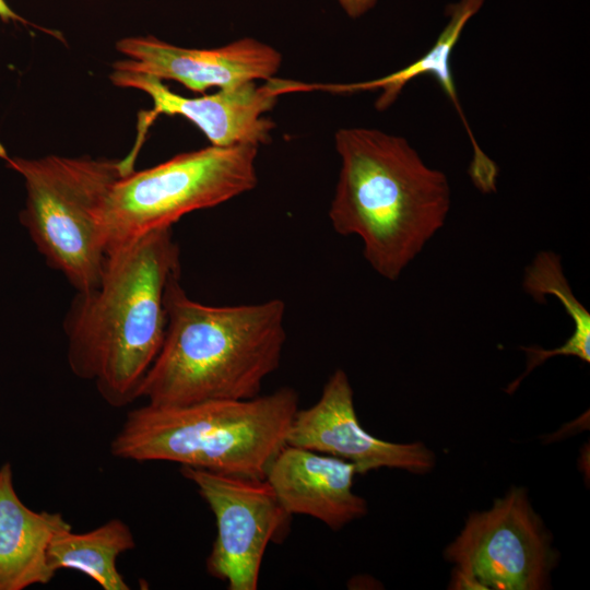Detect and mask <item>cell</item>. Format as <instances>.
<instances>
[{
    "label": "cell",
    "instance_id": "cell-1",
    "mask_svg": "<svg viewBox=\"0 0 590 590\" xmlns=\"http://www.w3.org/2000/svg\"><path fill=\"white\" fill-rule=\"evenodd\" d=\"M180 274L173 227L158 228L110 250L98 285L76 292L64 319L68 364L94 381L114 408L139 389L164 341L165 291Z\"/></svg>",
    "mask_w": 590,
    "mask_h": 590
},
{
    "label": "cell",
    "instance_id": "cell-2",
    "mask_svg": "<svg viewBox=\"0 0 590 590\" xmlns=\"http://www.w3.org/2000/svg\"><path fill=\"white\" fill-rule=\"evenodd\" d=\"M334 144L341 167L328 213L332 228L358 236L371 269L396 281L445 225L448 178L406 139L379 129L341 128Z\"/></svg>",
    "mask_w": 590,
    "mask_h": 590
},
{
    "label": "cell",
    "instance_id": "cell-3",
    "mask_svg": "<svg viewBox=\"0 0 590 590\" xmlns=\"http://www.w3.org/2000/svg\"><path fill=\"white\" fill-rule=\"evenodd\" d=\"M180 274L165 291L167 324L163 344L139 389L156 406L211 400H246L260 394L281 363L286 342V305L212 306L190 298Z\"/></svg>",
    "mask_w": 590,
    "mask_h": 590
},
{
    "label": "cell",
    "instance_id": "cell-4",
    "mask_svg": "<svg viewBox=\"0 0 590 590\" xmlns=\"http://www.w3.org/2000/svg\"><path fill=\"white\" fill-rule=\"evenodd\" d=\"M298 402L295 389L282 387L246 400L178 406L146 403L128 412L110 442V453L263 480L286 445Z\"/></svg>",
    "mask_w": 590,
    "mask_h": 590
},
{
    "label": "cell",
    "instance_id": "cell-5",
    "mask_svg": "<svg viewBox=\"0 0 590 590\" xmlns=\"http://www.w3.org/2000/svg\"><path fill=\"white\" fill-rule=\"evenodd\" d=\"M0 158L25 182L20 222L46 262L76 292L95 288L108 256L101 208L111 186L134 170L122 160L48 155Z\"/></svg>",
    "mask_w": 590,
    "mask_h": 590
},
{
    "label": "cell",
    "instance_id": "cell-6",
    "mask_svg": "<svg viewBox=\"0 0 590 590\" xmlns=\"http://www.w3.org/2000/svg\"><path fill=\"white\" fill-rule=\"evenodd\" d=\"M258 149L209 145L120 177L101 208L108 253L145 233L173 227L186 214L251 191L258 184Z\"/></svg>",
    "mask_w": 590,
    "mask_h": 590
},
{
    "label": "cell",
    "instance_id": "cell-7",
    "mask_svg": "<svg viewBox=\"0 0 590 590\" xmlns=\"http://www.w3.org/2000/svg\"><path fill=\"white\" fill-rule=\"evenodd\" d=\"M444 555L455 568L451 589H547L559 559L523 487H511L489 509L470 514Z\"/></svg>",
    "mask_w": 590,
    "mask_h": 590
},
{
    "label": "cell",
    "instance_id": "cell-8",
    "mask_svg": "<svg viewBox=\"0 0 590 590\" xmlns=\"http://www.w3.org/2000/svg\"><path fill=\"white\" fill-rule=\"evenodd\" d=\"M180 472L196 485L216 520L206 571L229 590H256L267 546L286 538L292 515L266 479L190 467H181Z\"/></svg>",
    "mask_w": 590,
    "mask_h": 590
},
{
    "label": "cell",
    "instance_id": "cell-9",
    "mask_svg": "<svg viewBox=\"0 0 590 590\" xmlns=\"http://www.w3.org/2000/svg\"><path fill=\"white\" fill-rule=\"evenodd\" d=\"M113 84L146 93L153 108L141 118L143 131L158 115L181 116L191 121L206 137L210 145H264L271 141L274 122L264 116L278 98L290 92L308 91V83L271 78L219 88L212 94L186 97L173 92L162 80L133 71L114 69Z\"/></svg>",
    "mask_w": 590,
    "mask_h": 590
},
{
    "label": "cell",
    "instance_id": "cell-10",
    "mask_svg": "<svg viewBox=\"0 0 590 590\" xmlns=\"http://www.w3.org/2000/svg\"><path fill=\"white\" fill-rule=\"evenodd\" d=\"M286 444L346 460L357 474L380 468L425 474L436 463L423 442H391L369 434L357 418L353 389L341 368L330 375L316 403L297 410Z\"/></svg>",
    "mask_w": 590,
    "mask_h": 590
},
{
    "label": "cell",
    "instance_id": "cell-11",
    "mask_svg": "<svg viewBox=\"0 0 590 590\" xmlns=\"http://www.w3.org/2000/svg\"><path fill=\"white\" fill-rule=\"evenodd\" d=\"M117 50L127 57L113 69L172 80L192 92L231 87L251 81H267L278 73L282 55L274 47L244 37L216 48H186L154 36L126 37Z\"/></svg>",
    "mask_w": 590,
    "mask_h": 590
},
{
    "label": "cell",
    "instance_id": "cell-12",
    "mask_svg": "<svg viewBox=\"0 0 590 590\" xmlns=\"http://www.w3.org/2000/svg\"><path fill=\"white\" fill-rule=\"evenodd\" d=\"M355 474L346 460L286 444L266 480L288 514L316 518L337 531L368 512L366 499L353 493Z\"/></svg>",
    "mask_w": 590,
    "mask_h": 590
},
{
    "label": "cell",
    "instance_id": "cell-13",
    "mask_svg": "<svg viewBox=\"0 0 590 590\" xmlns=\"http://www.w3.org/2000/svg\"><path fill=\"white\" fill-rule=\"evenodd\" d=\"M485 0H459L447 7L449 17L433 46L406 67L388 75L358 83L323 84L320 88L333 93H357L379 91L376 101L378 110H386L399 97L405 85L421 75H432L442 87L464 126L473 149L469 174L474 186L483 193L496 191L497 165L481 150L465 119L453 81L450 59L459 38L469 21L481 10Z\"/></svg>",
    "mask_w": 590,
    "mask_h": 590
},
{
    "label": "cell",
    "instance_id": "cell-14",
    "mask_svg": "<svg viewBox=\"0 0 590 590\" xmlns=\"http://www.w3.org/2000/svg\"><path fill=\"white\" fill-rule=\"evenodd\" d=\"M61 514L34 511L17 496L10 463L0 467V590L47 585L56 573L47 550L52 536L70 528Z\"/></svg>",
    "mask_w": 590,
    "mask_h": 590
},
{
    "label": "cell",
    "instance_id": "cell-15",
    "mask_svg": "<svg viewBox=\"0 0 590 590\" xmlns=\"http://www.w3.org/2000/svg\"><path fill=\"white\" fill-rule=\"evenodd\" d=\"M135 547L129 526L118 518L83 533L72 527L58 531L51 539L47 559L50 568L80 571L104 590H129L117 568L118 557Z\"/></svg>",
    "mask_w": 590,
    "mask_h": 590
},
{
    "label": "cell",
    "instance_id": "cell-16",
    "mask_svg": "<svg viewBox=\"0 0 590 590\" xmlns=\"http://www.w3.org/2000/svg\"><path fill=\"white\" fill-rule=\"evenodd\" d=\"M523 288L539 302H545L546 295L557 297L574 322V331L559 347L553 350L526 347L527 370L517 380L520 381L533 368L553 356H575L589 363L590 314L575 297L564 274L559 256L553 251H540L524 271Z\"/></svg>",
    "mask_w": 590,
    "mask_h": 590
},
{
    "label": "cell",
    "instance_id": "cell-17",
    "mask_svg": "<svg viewBox=\"0 0 590 590\" xmlns=\"http://www.w3.org/2000/svg\"><path fill=\"white\" fill-rule=\"evenodd\" d=\"M345 14L358 19L369 12L378 0H337Z\"/></svg>",
    "mask_w": 590,
    "mask_h": 590
},
{
    "label": "cell",
    "instance_id": "cell-18",
    "mask_svg": "<svg viewBox=\"0 0 590 590\" xmlns=\"http://www.w3.org/2000/svg\"><path fill=\"white\" fill-rule=\"evenodd\" d=\"M0 20L4 22H19L23 24H30L21 15H19L5 0H0Z\"/></svg>",
    "mask_w": 590,
    "mask_h": 590
}]
</instances>
